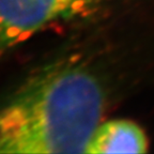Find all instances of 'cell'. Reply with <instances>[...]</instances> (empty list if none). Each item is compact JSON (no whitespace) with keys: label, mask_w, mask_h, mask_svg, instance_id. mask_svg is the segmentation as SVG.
<instances>
[{"label":"cell","mask_w":154,"mask_h":154,"mask_svg":"<svg viewBox=\"0 0 154 154\" xmlns=\"http://www.w3.org/2000/svg\"><path fill=\"white\" fill-rule=\"evenodd\" d=\"M106 105L105 86L90 69H48L0 107V153H86Z\"/></svg>","instance_id":"obj_1"},{"label":"cell","mask_w":154,"mask_h":154,"mask_svg":"<svg viewBox=\"0 0 154 154\" xmlns=\"http://www.w3.org/2000/svg\"><path fill=\"white\" fill-rule=\"evenodd\" d=\"M110 0H0V46L26 38L56 22L82 16Z\"/></svg>","instance_id":"obj_2"},{"label":"cell","mask_w":154,"mask_h":154,"mask_svg":"<svg viewBox=\"0 0 154 154\" xmlns=\"http://www.w3.org/2000/svg\"><path fill=\"white\" fill-rule=\"evenodd\" d=\"M148 138L139 125L130 120L102 122L96 128L86 153H144Z\"/></svg>","instance_id":"obj_3"}]
</instances>
